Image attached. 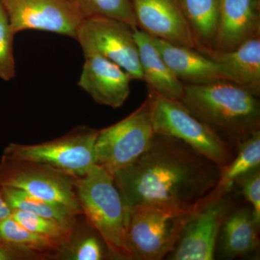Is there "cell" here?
<instances>
[{
    "label": "cell",
    "instance_id": "cell-9",
    "mask_svg": "<svg viewBox=\"0 0 260 260\" xmlns=\"http://www.w3.org/2000/svg\"><path fill=\"white\" fill-rule=\"evenodd\" d=\"M75 179L40 162L5 155L0 160V186L15 188L36 198L61 203L83 215L75 192Z\"/></svg>",
    "mask_w": 260,
    "mask_h": 260
},
{
    "label": "cell",
    "instance_id": "cell-26",
    "mask_svg": "<svg viewBox=\"0 0 260 260\" xmlns=\"http://www.w3.org/2000/svg\"><path fill=\"white\" fill-rule=\"evenodd\" d=\"M15 34L0 3V79L10 81L15 77L13 42Z\"/></svg>",
    "mask_w": 260,
    "mask_h": 260
},
{
    "label": "cell",
    "instance_id": "cell-23",
    "mask_svg": "<svg viewBox=\"0 0 260 260\" xmlns=\"http://www.w3.org/2000/svg\"><path fill=\"white\" fill-rule=\"evenodd\" d=\"M86 223V222H85ZM75 228L69 242L58 253V259L102 260L109 257L107 248L96 231L85 223Z\"/></svg>",
    "mask_w": 260,
    "mask_h": 260
},
{
    "label": "cell",
    "instance_id": "cell-25",
    "mask_svg": "<svg viewBox=\"0 0 260 260\" xmlns=\"http://www.w3.org/2000/svg\"><path fill=\"white\" fill-rule=\"evenodd\" d=\"M11 217L25 229L55 242L60 248L69 242L75 229L52 219L23 210H12Z\"/></svg>",
    "mask_w": 260,
    "mask_h": 260
},
{
    "label": "cell",
    "instance_id": "cell-20",
    "mask_svg": "<svg viewBox=\"0 0 260 260\" xmlns=\"http://www.w3.org/2000/svg\"><path fill=\"white\" fill-rule=\"evenodd\" d=\"M222 0H179L200 52L213 51Z\"/></svg>",
    "mask_w": 260,
    "mask_h": 260
},
{
    "label": "cell",
    "instance_id": "cell-10",
    "mask_svg": "<svg viewBox=\"0 0 260 260\" xmlns=\"http://www.w3.org/2000/svg\"><path fill=\"white\" fill-rule=\"evenodd\" d=\"M228 194H212L191 212L169 259H214L220 229L234 208Z\"/></svg>",
    "mask_w": 260,
    "mask_h": 260
},
{
    "label": "cell",
    "instance_id": "cell-8",
    "mask_svg": "<svg viewBox=\"0 0 260 260\" xmlns=\"http://www.w3.org/2000/svg\"><path fill=\"white\" fill-rule=\"evenodd\" d=\"M135 30L119 19L93 16L82 20L75 39L85 57L102 56L121 67L131 80H143Z\"/></svg>",
    "mask_w": 260,
    "mask_h": 260
},
{
    "label": "cell",
    "instance_id": "cell-15",
    "mask_svg": "<svg viewBox=\"0 0 260 260\" xmlns=\"http://www.w3.org/2000/svg\"><path fill=\"white\" fill-rule=\"evenodd\" d=\"M260 36V0H222L213 51L234 50Z\"/></svg>",
    "mask_w": 260,
    "mask_h": 260
},
{
    "label": "cell",
    "instance_id": "cell-2",
    "mask_svg": "<svg viewBox=\"0 0 260 260\" xmlns=\"http://www.w3.org/2000/svg\"><path fill=\"white\" fill-rule=\"evenodd\" d=\"M180 102L231 147L260 130L259 97L234 82L184 84Z\"/></svg>",
    "mask_w": 260,
    "mask_h": 260
},
{
    "label": "cell",
    "instance_id": "cell-6",
    "mask_svg": "<svg viewBox=\"0 0 260 260\" xmlns=\"http://www.w3.org/2000/svg\"><path fill=\"white\" fill-rule=\"evenodd\" d=\"M98 134L99 129L80 125L60 138L39 144L10 143L5 148L3 155L40 162L70 177H81L95 164Z\"/></svg>",
    "mask_w": 260,
    "mask_h": 260
},
{
    "label": "cell",
    "instance_id": "cell-1",
    "mask_svg": "<svg viewBox=\"0 0 260 260\" xmlns=\"http://www.w3.org/2000/svg\"><path fill=\"white\" fill-rule=\"evenodd\" d=\"M220 172V167L184 142L155 133L144 153L113 178L126 208L191 212L210 198Z\"/></svg>",
    "mask_w": 260,
    "mask_h": 260
},
{
    "label": "cell",
    "instance_id": "cell-24",
    "mask_svg": "<svg viewBox=\"0 0 260 260\" xmlns=\"http://www.w3.org/2000/svg\"><path fill=\"white\" fill-rule=\"evenodd\" d=\"M81 18L106 16L119 19L138 28L131 0H68Z\"/></svg>",
    "mask_w": 260,
    "mask_h": 260
},
{
    "label": "cell",
    "instance_id": "cell-11",
    "mask_svg": "<svg viewBox=\"0 0 260 260\" xmlns=\"http://www.w3.org/2000/svg\"><path fill=\"white\" fill-rule=\"evenodd\" d=\"M15 34L40 30L75 39L83 19L68 0H0Z\"/></svg>",
    "mask_w": 260,
    "mask_h": 260
},
{
    "label": "cell",
    "instance_id": "cell-13",
    "mask_svg": "<svg viewBox=\"0 0 260 260\" xmlns=\"http://www.w3.org/2000/svg\"><path fill=\"white\" fill-rule=\"evenodd\" d=\"M131 80L119 65L94 55L85 57L78 85L97 104L118 109L129 97Z\"/></svg>",
    "mask_w": 260,
    "mask_h": 260
},
{
    "label": "cell",
    "instance_id": "cell-19",
    "mask_svg": "<svg viewBox=\"0 0 260 260\" xmlns=\"http://www.w3.org/2000/svg\"><path fill=\"white\" fill-rule=\"evenodd\" d=\"M0 243L25 260L56 259L60 246L25 229L11 215L0 222Z\"/></svg>",
    "mask_w": 260,
    "mask_h": 260
},
{
    "label": "cell",
    "instance_id": "cell-21",
    "mask_svg": "<svg viewBox=\"0 0 260 260\" xmlns=\"http://www.w3.org/2000/svg\"><path fill=\"white\" fill-rule=\"evenodd\" d=\"M2 194L11 210H20L52 219L65 226L75 229L83 215L66 205L36 198L15 188L0 186Z\"/></svg>",
    "mask_w": 260,
    "mask_h": 260
},
{
    "label": "cell",
    "instance_id": "cell-29",
    "mask_svg": "<svg viewBox=\"0 0 260 260\" xmlns=\"http://www.w3.org/2000/svg\"><path fill=\"white\" fill-rule=\"evenodd\" d=\"M12 210L5 202L4 198L2 194L1 189H0V222L10 216Z\"/></svg>",
    "mask_w": 260,
    "mask_h": 260
},
{
    "label": "cell",
    "instance_id": "cell-18",
    "mask_svg": "<svg viewBox=\"0 0 260 260\" xmlns=\"http://www.w3.org/2000/svg\"><path fill=\"white\" fill-rule=\"evenodd\" d=\"M259 228L251 208H233L219 234L223 256L234 259L256 251L259 245Z\"/></svg>",
    "mask_w": 260,
    "mask_h": 260
},
{
    "label": "cell",
    "instance_id": "cell-12",
    "mask_svg": "<svg viewBox=\"0 0 260 260\" xmlns=\"http://www.w3.org/2000/svg\"><path fill=\"white\" fill-rule=\"evenodd\" d=\"M138 28L149 36L199 51L179 0H131Z\"/></svg>",
    "mask_w": 260,
    "mask_h": 260
},
{
    "label": "cell",
    "instance_id": "cell-14",
    "mask_svg": "<svg viewBox=\"0 0 260 260\" xmlns=\"http://www.w3.org/2000/svg\"><path fill=\"white\" fill-rule=\"evenodd\" d=\"M152 40L164 60L181 83L202 85L229 80L223 67L199 51L156 38L152 37Z\"/></svg>",
    "mask_w": 260,
    "mask_h": 260
},
{
    "label": "cell",
    "instance_id": "cell-16",
    "mask_svg": "<svg viewBox=\"0 0 260 260\" xmlns=\"http://www.w3.org/2000/svg\"><path fill=\"white\" fill-rule=\"evenodd\" d=\"M205 55L223 67L229 81L260 95V36L248 39L234 50L211 51Z\"/></svg>",
    "mask_w": 260,
    "mask_h": 260
},
{
    "label": "cell",
    "instance_id": "cell-4",
    "mask_svg": "<svg viewBox=\"0 0 260 260\" xmlns=\"http://www.w3.org/2000/svg\"><path fill=\"white\" fill-rule=\"evenodd\" d=\"M148 92L154 133L184 142L218 167L232 161L234 157L232 147L193 115L180 101L167 99L149 88Z\"/></svg>",
    "mask_w": 260,
    "mask_h": 260
},
{
    "label": "cell",
    "instance_id": "cell-7",
    "mask_svg": "<svg viewBox=\"0 0 260 260\" xmlns=\"http://www.w3.org/2000/svg\"><path fill=\"white\" fill-rule=\"evenodd\" d=\"M155 134L148 95L129 115L99 130L95 141V165L109 174L131 165L148 148Z\"/></svg>",
    "mask_w": 260,
    "mask_h": 260
},
{
    "label": "cell",
    "instance_id": "cell-17",
    "mask_svg": "<svg viewBox=\"0 0 260 260\" xmlns=\"http://www.w3.org/2000/svg\"><path fill=\"white\" fill-rule=\"evenodd\" d=\"M134 37L143 80L148 88L162 96L181 101L184 93V85L172 73L154 45L152 37L146 32L135 29Z\"/></svg>",
    "mask_w": 260,
    "mask_h": 260
},
{
    "label": "cell",
    "instance_id": "cell-22",
    "mask_svg": "<svg viewBox=\"0 0 260 260\" xmlns=\"http://www.w3.org/2000/svg\"><path fill=\"white\" fill-rule=\"evenodd\" d=\"M232 161L220 167V177L213 194H227L236 181L260 167V130L253 133L237 146Z\"/></svg>",
    "mask_w": 260,
    "mask_h": 260
},
{
    "label": "cell",
    "instance_id": "cell-5",
    "mask_svg": "<svg viewBox=\"0 0 260 260\" xmlns=\"http://www.w3.org/2000/svg\"><path fill=\"white\" fill-rule=\"evenodd\" d=\"M127 212L126 241L133 259L160 260L175 249L192 211L138 205Z\"/></svg>",
    "mask_w": 260,
    "mask_h": 260
},
{
    "label": "cell",
    "instance_id": "cell-28",
    "mask_svg": "<svg viewBox=\"0 0 260 260\" xmlns=\"http://www.w3.org/2000/svg\"><path fill=\"white\" fill-rule=\"evenodd\" d=\"M0 260H25L18 253L0 243Z\"/></svg>",
    "mask_w": 260,
    "mask_h": 260
},
{
    "label": "cell",
    "instance_id": "cell-27",
    "mask_svg": "<svg viewBox=\"0 0 260 260\" xmlns=\"http://www.w3.org/2000/svg\"><path fill=\"white\" fill-rule=\"evenodd\" d=\"M235 184L240 186L242 192L251 205L256 223L260 224V169H254L239 178Z\"/></svg>",
    "mask_w": 260,
    "mask_h": 260
},
{
    "label": "cell",
    "instance_id": "cell-3",
    "mask_svg": "<svg viewBox=\"0 0 260 260\" xmlns=\"http://www.w3.org/2000/svg\"><path fill=\"white\" fill-rule=\"evenodd\" d=\"M74 184L85 222L102 238L109 259L133 260L126 241L127 208L112 174L95 164Z\"/></svg>",
    "mask_w": 260,
    "mask_h": 260
}]
</instances>
